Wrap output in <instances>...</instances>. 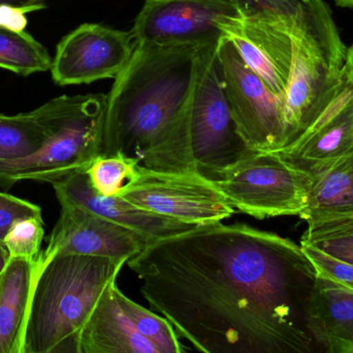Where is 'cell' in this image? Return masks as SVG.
<instances>
[{"label":"cell","instance_id":"1","mask_svg":"<svg viewBox=\"0 0 353 353\" xmlns=\"http://www.w3.org/2000/svg\"><path fill=\"white\" fill-rule=\"evenodd\" d=\"M128 265L145 300L197 352H314L316 269L290 238L216 222L149 242Z\"/></svg>","mask_w":353,"mask_h":353},{"label":"cell","instance_id":"2","mask_svg":"<svg viewBox=\"0 0 353 353\" xmlns=\"http://www.w3.org/2000/svg\"><path fill=\"white\" fill-rule=\"evenodd\" d=\"M203 46L137 45L107 95L101 155H121L154 171H199L190 114Z\"/></svg>","mask_w":353,"mask_h":353},{"label":"cell","instance_id":"3","mask_svg":"<svg viewBox=\"0 0 353 353\" xmlns=\"http://www.w3.org/2000/svg\"><path fill=\"white\" fill-rule=\"evenodd\" d=\"M128 258L61 255L37 269L24 353H80V336Z\"/></svg>","mask_w":353,"mask_h":353},{"label":"cell","instance_id":"4","mask_svg":"<svg viewBox=\"0 0 353 353\" xmlns=\"http://www.w3.org/2000/svg\"><path fill=\"white\" fill-rule=\"evenodd\" d=\"M107 95H61L32 110L43 128L41 149L25 159L0 160V188L24 180L53 182L87 170L103 155Z\"/></svg>","mask_w":353,"mask_h":353},{"label":"cell","instance_id":"5","mask_svg":"<svg viewBox=\"0 0 353 353\" xmlns=\"http://www.w3.org/2000/svg\"><path fill=\"white\" fill-rule=\"evenodd\" d=\"M220 41V39H219ZM199 50L191 97L190 139L199 173L211 180L251 151L239 134L222 83L218 43Z\"/></svg>","mask_w":353,"mask_h":353},{"label":"cell","instance_id":"6","mask_svg":"<svg viewBox=\"0 0 353 353\" xmlns=\"http://www.w3.org/2000/svg\"><path fill=\"white\" fill-rule=\"evenodd\" d=\"M212 182L234 209L259 220L301 218L308 205L310 178L273 151H250Z\"/></svg>","mask_w":353,"mask_h":353},{"label":"cell","instance_id":"7","mask_svg":"<svg viewBox=\"0 0 353 353\" xmlns=\"http://www.w3.org/2000/svg\"><path fill=\"white\" fill-rule=\"evenodd\" d=\"M292 39L294 54L284 95L288 145L329 107L347 78L346 56L323 45L296 16Z\"/></svg>","mask_w":353,"mask_h":353},{"label":"cell","instance_id":"8","mask_svg":"<svg viewBox=\"0 0 353 353\" xmlns=\"http://www.w3.org/2000/svg\"><path fill=\"white\" fill-rule=\"evenodd\" d=\"M117 196L139 209L189 225L221 222L234 213L215 184L199 171H154L138 166Z\"/></svg>","mask_w":353,"mask_h":353},{"label":"cell","instance_id":"9","mask_svg":"<svg viewBox=\"0 0 353 353\" xmlns=\"http://www.w3.org/2000/svg\"><path fill=\"white\" fill-rule=\"evenodd\" d=\"M218 58L230 112L247 146L254 151L285 147L284 99L245 64L228 37H221L218 43Z\"/></svg>","mask_w":353,"mask_h":353},{"label":"cell","instance_id":"10","mask_svg":"<svg viewBox=\"0 0 353 353\" xmlns=\"http://www.w3.org/2000/svg\"><path fill=\"white\" fill-rule=\"evenodd\" d=\"M298 1L288 0L280 8L244 10L221 23L224 37L234 44L245 64L283 99L292 68V27Z\"/></svg>","mask_w":353,"mask_h":353},{"label":"cell","instance_id":"11","mask_svg":"<svg viewBox=\"0 0 353 353\" xmlns=\"http://www.w3.org/2000/svg\"><path fill=\"white\" fill-rule=\"evenodd\" d=\"M244 10L239 0H146L130 32L137 44L207 45L224 37V20Z\"/></svg>","mask_w":353,"mask_h":353},{"label":"cell","instance_id":"12","mask_svg":"<svg viewBox=\"0 0 353 353\" xmlns=\"http://www.w3.org/2000/svg\"><path fill=\"white\" fill-rule=\"evenodd\" d=\"M138 44L132 32L85 23L56 47L51 75L59 86L116 78L128 66Z\"/></svg>","mask_w":353,"mask_h":353},{"label":"cell","instance_id":"13","mask_svg":"<svg viewBox=\"0 0 353 353\" xmlns=\"http://www.w3.org/2000/svg\"><path fill=\"white\" fill-rule=\"evenodd\" d=\"M149 242L144 236L88 209L63 204L47 248L37 259V269L61 255L130 259L144 250Z\"/></svg>","mask_w":353,"mask_h":353},{"label":"cell","instance_id":"14","mask_svg":"<svg viewBox=\"0 0 353 353\" xmlns=\"http://www.w3.org/2000/svg\"><path fill=\"white\" fill-rule=\"evenodd\" d=\"M353 151V81L347 78L337 97L294 142L273 151L309 178L335 165Z\"/></svg>","mask_w":353,"mask_h":353},{"label":"cell","instance_id":"15","mask_svg":"<svg viewBox=\"0 0 353 353\" xmlns=\"http://www.w3.org/2000/svg\"><path fill=\"white\" fill-rule=\"evenodd\" d=\"M60 205H76L124 226L151 242L195 227L139 209L119 196H103L91 186L87 170H79L52 184Z\"/></svg>","mask_w":353,"mask_h":353},{"label":"cell","instance_id":"16","mask_svg":"<svg viewBox=\"0 0 353 353\" xmlns=\"http://www.w3.org/2000/svg\"><path fill=\"white\" fill-rule=\"evenodd\" d=\"M117 280L110 282L80 336V353H161L143 337L120 303Z\"/></svg>","mask_w":353,"mask_h":353},{"label":"cell","instance_id":"17","mask_svg":"<svg viewBox=\"0 0 353 353\" xmlns=\"http://www.w3.org/2000/svg\"><path fill=\"white\" fill-rule=\"evenodd\" d=\"M308 327L325 352L353 353V288L316 271Z\"/></svg>","mask_w":353,"mask_h":353},{"label":"cell","instance_id":"18","mask_svg":"<svg viewBox=\"0 0 353 353\" xmlns=\"http://www.w3.org/2000/svg\"><path fill=\"white\" fill-rule=\"evenodd\" d=\"M301 219L308 224L307 229L353 221V151L311 176L308 205Z\"/></svg>","mask_w":353,"mask_h":353},{"label":"cell","instance_id":"19","mask_svg":"<svg viewBox=\"0 0 353 353\" xmlns=\"http://www.w3.org/2000/svg\"><path fill=\"white\" fill-rule=\"evenodd\" d=\"M37 263L10 259L0 276V353H24Z\"/></svg>","mask_w":353,"mask_h":353},{"label":"cell","instance_id":"20","mask_svg":"<svg viewBox=\"0 0 353 353\" xmlns=\"http://www.w3.org/2000/svg\"><path fill=\"white\" fill-rule=\"evenodd\" d=\"M51 64L49 52L32 35L0 27V68L27 77L47 72Z\"/></svg>","mask_w":353,"mask_h":353},{"label":"cell","instance_id":"21","mask_svg":"<svg viewBox=\"0 0 353 353\" xmlns=\"http://www.w3.org/2000/svg\"><path fill=\"white\" fill-rule=\"evenodd\" d=\"M45 134L31 112L6 115L0 113V160L25 159L37 153Z\"/></svg>","mask_w":353,"mask_h":353},{"label":"cell","instance_id":"22","mask_svg":"<svg viewBox=\"0 0 353 353\" xmlns=\"http://www.w3.org/2000/svg\"><path fill=\"white\" fill-rule=\"evenodd\" d=\"M120 303L122 308L130 321L134 323L137 331L150 340L161 353H184L188 352L179 339L174 325L165 317H161L151 311L147 310L141 305L120 294Z\"/></svg>","mask_w":353,"mask_h":353},{"label":"cell","instance_id":"23","mask_svg":"<svg viewBox=\"0 0 353 353\" xmlns=\"http://www.w3.org/2000/svg\"><path fill=\"white\" fill-rule=\"evenodd\" d=\"M136 162L121 155H99L87 169L91 186L103 196H117L136 173Z\"/></svg>","mask_w":353,"mask_h":353},{"label":"cell","instance_id":"24","mask_svg":"<svg viewBox=\"0 0 353 353\" xmlns=\"http://www.w3.org/2000/svg\"><path fill=\"white\" fill-rule=\"evenodd\" d=\"M45 238L43 216L19 220L4 236L3 242L10 259L37 263Z\"/></svg>","mask_w":353,"mask_h":353},{"label":"cell","instance_id":"25","mask_svg":"<svg viewBox=\"0 0 353 353\" xmlns=\"http://www.w3.org/2000/svg\"><path fill=\"white\" fill-rule=\"evenodd\" d=\"M301 240L353 265V221L307 229Z\"/></svg>","mask_w":353,"mask_h":353},{"label":"cell","instance_id":"26","mask_svg":"<svg viewBox=\"0 0 353 353\" xmlns=\"http://www.w3.org/2000/svg\"><path fill=\"white\" fill-rule=\"evenodd\" d=\"M301 248L314 265L317 273L353 288V265L327 254L308 242L301 240Z\"/></svg>","mask_w":353,"mask_h":353},{"label":"cell","instance_id":"27","mask_svg":"<svg viewBox=\"0 0 353 353\" xmlns=\"http://www.w3.org/2000/svg\"><path fill=\"white\" fill-rule=\"evenodd\" d=\"M39 216H43L39 205L8 193L0 192V240H3L8 230L19 220Z\"/></svg>","mask_w":353,"mask_h":353},{"label":"cell","instance_id":"28","mask_svg":"<svg viewBox=\"0 0 353 353\" xmlns=\"http://www.w3.org/2000/svg\"><path fill=\"white\" fill-rule=\"evenodd\" d=\"M28 10L20 6L12 4H1L0 6V27L8 30L22 32L27 26Z\"/></svg>","mask_w":353,"mask_h":353},{"label":"cell","instance_id":"29","mask_svg":"<svg viewBox=\"0 0 353 353\" xmlns=\"http://www.w3.org/2000/svg\"><path fill=\"white\" fill-rule=\"evenodd\" d=\"M1 4L20 6V8L28 10V12H37V10L46 8V0H0V6Z\"/></svg>","mask_w":353,"mask_h":353},{"label":"cell","instance_id":"30","mask_svg":"<svg viewBox=\"0 0 353 353\" xmlns=\"http://www.w3.org/2000/svg\"><path fill=\"white\" fill-rule=\"evenodd\" d=\"M8 260H10V256H8V251H6L3 242L0 240V276L6 269Z\"/></svg>","mask_w":353,"mask_h":353},{"label":"cell","instance_id":"31","mask_svg":"<svg viewBox=\"0 0 353 353\" xmlns=\"http://www.w3.org/2000/svg\"><path fill=\"white\" fill-rule=\"evenodd\" d=\"M346 70L353 81V45L347 50L346 53Z\"/></svg>","mask_w":353,"mask_h":353},{"label":"cell","instance_id":"32","mask_svg":"<svg viewBox=\"0 0 353 353\" xmlns=\"http://www.w3.org/2000/svg\"><path fill=\"white\" fill-rule=\"evenodd\" d=\"M336 3L345 8H353V0H335Z\"/></svg>","mask_w":353,"mask_h":353},{"label":"cell","instance_id":"33","mask_svg":"<svg viewBox=\"0 0 353 353\" xmlns=\"http://www.w3.org/2000/svg\"><path fill=\"white\" fill-rule=\"evenodd\" d=\"M251 1L257 2V3L261 4H265L268 3V2L271 1V0H251Z\"/></svg>","mask_w":353,"mask_h":353},{"label":"cell","instance_id":"34","mask_svg":"<svg viewBox=\"0 0 353 353\" xmlns=\"http://www.w3.org/2000/svg\"><path fill=\"white\" fill-rule=\"evenodd\" d=\"M336 28H337V27H336ZM337 37H338V41H339L340 43H342L341 37H340L339 32H338V29H337ZM342 44H343V43H342Z\"/></svg>","mask_w":353,"mask_h":353}]
</instances>
